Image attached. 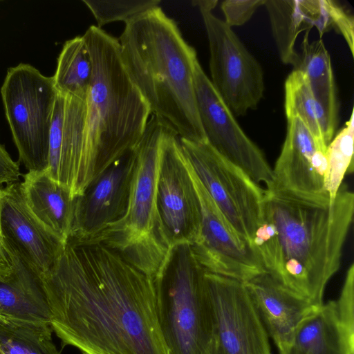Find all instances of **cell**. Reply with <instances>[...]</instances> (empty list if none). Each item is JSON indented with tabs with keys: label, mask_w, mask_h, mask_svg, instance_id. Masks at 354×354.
Wrapping results in <instances>:
<instances>
[{
	"label": "cell",
	"mask_w": 354,
	"mask_h": 354,
	"mask_svg": "<svg viewBox=\"0 0 354 354\" xmlns=\"http://www.w3.org/2000/svg\"><path fill=\"white\" fill-rule=\"evenodd\" d=\"M50 326L81 354H170L153 279L99 243L68 240L41 277Z\"/></svg>",
	"instance_id": "obj_1"
},
{
	"label": "cell",
	"mask_w": 354,
	"mask_h": 354,
	"mask_svg": "<svg viewBox=\"0 0 354 354\" xmlns=\"http://www.w3.org/2000/svg\"><path fill=\"white\" fill-rule=\"evenodd\" d=\"M92 64L88 95L65 98L60 166L87 187L132 150L151 114L129 77L117 38L97 26L82 35Z\"/></svg>",
	"instance_id": "obj_2"
},
{
	"label": "cell",
	"mask_w": 354,
	"mask_h": 354,
	"mask_svg": "<svg viewBox=\"0 0 354 354\" xmlns=\"http://www.w3.org/2000/svg\"><path fill=\"white\" fill-rule=\"evenodd\" d=\"M353 212L354 195L346 185L328 205L266 189L263 220L250 245L266 272L320 306L327 283L339 268Z\"/></svg>",
	"instance_id": "obj_3"
},
{
	"label": "cell",
	"mask_w": 354,
	"mask_h": 354,
	"mask_svg": "<svg viewBox=\"0 0 354 354\" xmlns=\"http://www.w3.org/2000/svg\"><path fill=\"white\" fill-rule=\"evenodd\" d=\"M124 68L152 115L167 122L179 138L207 141L196 104L195 49L160 6L125 23L118 39Z\"/></svg>",
	"instance_id": "obj_4"
},
{
	"label": "cell",
	"mask_w": 354,
	"mask_h": 354,
	"mask_svg": "<svg viewBox=\"0 0 354 354\" xmlns=\"http://www.w3.org/2000/svg\"><path fill=\"white\" fill-rule=\"evenodd\" d=\"M174 133L167 122L152 115L133 147L136 162L124 216L90 241L82 243L103 245L153 279L161 273L172 250L162 234L156 194L163 147Z\"/></svg>",
	"instance_id": "obj_5"
},
{
	"label": "cell",
	"mask_w": 354,
	"mask_h": 354,
	"mask_svg": "<svg viewBox=\"0 0 354 354\" xmlns=\"http://www.w3.org/2000/svg\"><path fill=\"white\" fill-rule=\"evenodd\" d=\"M204 272L191 245L183 244L172 248L153 279L158 321L170 354H203L212 339Z\"/></svg>",
	"instance_id": "obj_6"
},
{
	"label": "cell",
	"mask_w": 354,
	"mask_h": 354,
	"mask_svg": "<svg viewBox=\"0 0 354 354\" xmlns=\"http://www.w3.org/2000/svg\"><path fill=\"white\" fill-rule=\"evenodd\" d=\"M1 94L19 161L28 171L46 170L57 94L53 77L21 63L8 69Z\"/></svg>",
	"instance_id": "obj_7"
},
{
	"label": "cell",
	"mask_w": 354,
	"mask_h": 354,
	"mask_svg": "<svg viewBox=\"0 0 354 354\" xmlns=\"http://www.w3.org/2000/svg\"><path fill=\"white\" fill-rule=\"evenodd\" d=\"M178 141L201 183L232 226L250 243L263 220L265 189L207 141L179 137Z\"/></svg>",
	"instance_id": "obj_8"
},
{
	"label": "cell",
	"mask_w": 354,
	"mask_h": 354,
	"mask_svg": "<svg viewBox=\"0 0 354 354\" xmlns=\"http://www.w3.org/2000/svg\"><path fill=\"white\" fill-rule=\"evenodd\" d=\"M198 10L209 43L210 82L234 116L245 115L263 97L262 67L224 20Z\"/></svg>",
	"instance_id": "obj_9"
},
{
	"label": "cell",
	"mask_w": 354,
	"mask_h": 354,
	"mask_svg": "<svg viewBox=\"0 0 354 354\" xmlns=\"http://www.w3.org/2000/svg\"><path fill=\"white\" fill-rule=\"evenodd\" d=\"M185 159L200 204L199 234L190 245L198 263L209 272L243 283L266 272L249 241L232 226Z\"/></svg>",
	"instance_id": "obj_10"
},
{
	"label": "cell",
	"mask_w": 354,
	"mask_h": 354,
	"mask_svg": "<svg viewBox=\"0 0 354 354\" xmlns=\"http://www.w3.org/2000/svg\"><path fill=\"white\" fill-rule=\"evenodd\" d=\"M213 338L223 354H272L268 333L243 282L205 270Z\"/></svg>",
	"instance_id": "obj_11"
},
{
	"label": "cell",
	"mask_w": 354,
	"mask_h": 354,
	"mask_svg": "<svg viewBox=\"0 0 354 354\" xmlns=\"http://www.w3.org/2000/svg\"><path fill=\"white\" fill-rule=\"evenodd\" d=\"M194 77L198 113L207 142L256 184L271 187L272 169L263 153L240 127L198 60L194 66Z\"/></svg>",
	"instance_id": "obj_12"
},
{
	"label": "cell",
	"mask_w": 354,
	"mask_h": 354,
	"mask_svg": "<svg viewBox=\"0 0 354 354\" xmlns=\"http://www.w3.org/2000/svg\"><path fill=\"white\" fill-rule=\"evenodd\" d=\"M156 196L162 234L169 248L192 245L199 234L200 204L176 133L163 147Z\"/></svg>",
	"instance_id": "obj_13"
},
{
	"label": "cell",
	"mask_w": 354,
	"mask_h": 354,
	"mask_svg": "<svg viewBox=\"0 0 354 354\" xmlns=\"http://www.w3.org/2000/svg\"><path fill=\"white\" fill-rule=\"evenodd\" d=\"M326 148L300 119H288L285 140L272 169L273 183L268 189L316 204L332 203L325 189Z\"/></svg>",
	"instance_id": "obj_14"
},
{
	"label": "cell",
	"mask_w": 354,
	"mask_h": 354,
	"mask_svg": "<svg viewBox=\"0 0 354 354\" xmlns=\"http://www.w3.org/2000/svg\"><path fill=\"white\" fill-rule=\"evenodd\" d=\"M136 162L133 149L95 177L77 197L68 240L87 243L125 214Z\"/></svg>",
	"instance_id": "obj_15"
},
{
	"label": "cell",
	"mask_w": 354,
	"mask_h": 354,
	"mask_svg": "<svg viewBox=\"0 0 354 354\" xmlns=\"http://www.w3.org/2000/svg\"><path fill=\"white\" fill-rule=\"evenodd\" d=\"M0 241L41 277L55 265L66 243L30 210L20 181L0 188Z\"/></svg>",
	"instance_id": "obj_16"
},
{
	"label": "cell",
	"mask_w": 354,
	"mask_h": 354,
	"mask_svg": "<svg viewBox=\"0 0 354 354\" xmlns=\"http://www.w3.org/2000/svg\"><path fill=\"white\" fill-rule=\"evenodd\" d=\"M243 284L268 336L283 354L299 324L319 306L285 288L267 272Z\"/></svg>",
	"instance_id": "obj_17"
},
{
	"label": "cell",
	"mask_w": 354,
	"mask_h": 354,
	"mask_svg": "<svg viewBox=\"0 0 354 354\" xmlns=\"http://www.w3.org/2000/svg\"><path fill=\"white\" fill-rule=\"evenodd\" d=\"M12 269L0 281V315L8 321L50 324V308L42 279L7 243L0 241Z\"/></svg>",
	"instance_id": "obj_18"
},
{
	"label": "cell",
	"mask_w": 354,
	"mask_h": 354,
	"mask_svg": "<svg viewBox=\"0 0 354 354\" xmlns=\"http://www.w3.org/2000/svg\"><path fill=\"white\" fill-rule=\"evenodd\" d=\"M21 182L26 202L34 216L63 243L73 227L77 197L50 178L46 170L28 171Z\"/></svg>",
	"instance_id": "obj_19"
},
{
	"label": "cell",
	"mask_w": 354,
	"mask_h": 354,
	"mask_svg": "<svg viewBox=\"0 0 354 354\" xmlns=\"http://www.w3.org/2000/svg\"><path fill=\"white\" fill-rule=\"evenodd\" d=\"M283 354H354V328L341 320L335 301H330L302 321Z\"/></svg>",
	"instance_id": "obj_20"
},
{
	"label": "cell",
	"mask_w": 354,
	"mask_h": 354,
	"mask_svg": "<svg viewBox=\"0 0 354 354\" xmlns=\"http://www.w3.org/2000/svg\"><path fill=\"white\" fill-rule=\"evenodd\" d=\"M306 30L301 42L298 66L306 77L317 106L321 130L327 145L337 125L338 104L330 57L322 40L309 41Z\"/></svg>",
	"instance_id": "obj_21"
},
{
	"label": "cell",
	"mask_w": 354,
	"mask_h": 354,
	"mask_svg": "<svg viewBox=\"0 0 354 354\" xmlns=\"http://www.w3.org/2000/svg\"><path fill=\"white\" fill-rule=\"evenodd\" d=\"M272 35L281 61L298 66L299 53L295 49L299 35L310 30L313 26L304 13L299 0H266Z\"/></svg>",
	"instance_id": "obj_22"
},
{
	"label": "cell",
	"mask_w": 354,
	"mask_h": 354,
	"mask_svg": "<svg viewBox=\"0 0 354 354\" xmlns=\"http://www.w3.org/2000/svg\"><path fill=\"white\" fill-rule=\"evenodd\" d=\"M91 75L92 64L83 36L66 41L57 58V69L53 76L57 92L86 97Z\"/></svg>",
	"instance_id": "obj_23"
},
{
	"label": "cell",
	"mask_w": 354,
	"mask_h": 354,
	"mask_svg": "<svg viewBox=\"0 0 354 354\" xmlns=\"http://www.w3.org/2000/svg\"><path fill=\"white\" fill-rule=\"evenodd\" d=\"M50 324L9 321L0 325L3 354H59L52 339Z\"/></svg>",
	"instance_id": "obj_24"
},
{
	"label": "cell",
	"mask_w": 354,
	"mask_h": 354,
	"mask_svg": "<svg viewBox=\"0 0 354 354\" xmlns=\"http://www.w3.org/2000/svg\"><path fill=\"white\" fill-rule=\"evenodd\" d=\"M284 109L287 120L300 119L317 141L328 146L321 130L317 104L301 71L293 69L286 80Z\"/></svg>",
	"instance_id": "obj_25"
},
{
	"label": "cell",
	"mask_w": 354,
	"mask_h": 354,
	"mask_svg": "<svg viewBox=\"0 0 354 354\" xmlns=\"http://www.w3.org/2000/svg\"><path fill=\"white\" fill-rule=\"evenodd\" d=\"M354 111L349 120L326 148L327 169L325 176V189L331 201L342 185L346 173L353 171Z\"/></svg>",
	"instance_id": "obj_26"
},
{
	"label": "cell",
	"mask_w": 354,
	"mask_h": 354,
	"mask_svg": "<svg viewBox=\"0 0 354 354\" xmlns=\"http://www.w3.org/2000/svg\"><path fill=\"white\" fill-rule=\"evenodd\" d=\"M97 21V27L118 21L126 23L159 6L160 0H82Z\"/></svg>",
	"instance_id": "obj_27"
},
{
	"label": "cell",
	"mask_w": 354,
	"mask_h": 354,
	"mask_svg": "<svg viewBox=\"0 0 354 354\" xmlns=\"http://www.w3.org/2000/svg\"><path fill=\"white\" fill-rule=\"evenodd\" d=\"M266 0H225L221 8L225 17L224 21L230 27L245 24L257 9L263 6Z\"/></svg>",
	"instance_id": "obj_28"
},
{
	"label": "cell",
	"mask_w": 354,
	"mask_h": 354,
	"mask_svg": "<svg viewBox=\"0 0 354 354\" xmlns=\"http://www.w3.org/2000/svg\"><path fill=\"white\" fill-rule=\"evenodd\" d=\"M331 28L341 34L346 41L351 55H354V19L335 1L326 0Z\"/></svg>",
	"instance_id": "obj_29"
},
{
	"label": "cell",
	"mask_w": 354,
	"mask_h": 354,
	"mask_svg": "<svg viewBox=\"0 0 354 354\" xmlns=\"http://www.w3.org/2000/svg\"><path fill=\"white\" fill-rule=\"evenodd\" d=\"M19 165L12 160L4 146L0 144V188L19 181Z\"/></svg>",
	"instance_id": "obj_30"
},
{
	"label": "cell",
	"mask_w": 354,
	"mask_h": 354,
	"mask_svg": "<svg viewBox=\"0 0 354 354\" xmlns=\"http://www.w3.org/2000/svg\"><path fill=\"white\" fill-rule=\"evenodd\" d=\"M12 272V267L0 243V281L8 280Z\"/></svg>",
	"instance_id": "obj_31"
},
{
	"label": "cell",
	"mask_w": 354,
	"mask_h": 354,
	"mask_svg": "<svg viewBox=\"0 0 354 354\" xmlns=\"http://www.w3.org/2000/svg\"><path fill=\"white\" fill-rule=\"evenodd\" d=\"M217 0H195L192 1V4L198 8H205L212 10L217 5Z\"/></svg>",
	"instance_id": "obj_32"
},
{
	"label": "cell",
	"mask_w": 354,
	"mask_h": 354,
	"mask_svg": "<svg viewBox=\"0 0 354 354\" xmlns=\"http://www.w3.org/2000/svg\"><path fill=\"white\" fill-rule=\"evenodd\" d=\"M203 354H223V353L216 340L212 337Z\"/></svg>",
	"instance_id": "obj_33"
},
{
	"label": "cell",
	"mask_w": 354,
	"mask_h": 354,
	"mask_svg": "<svg viewBox=\"0 0 354 354\" xmlns=\"http://www.w3.org/2000/svg\"><path fill=\"white\" fill-rule=\"evenodd\" d=\"M8 322L9 321L7 319L0 315V325H5L7 324Z\"/></svg>",
	"instance_id": "obj_34"
},
{
	"label": "cell",
	"mask_w": 354,
	"mask_h": 354,
	"mask_svg": "<svg viewBox=\"0 0 354 354\" xmlns=\"http://www.w3.org/2000/svg\"><path fill=\"white\" fill-rule=\"evenodd\" d=\"M0 354H3L1 351H0Z\"/></svg>",
	"instance_id": "obj_35"
}]
</instances>
